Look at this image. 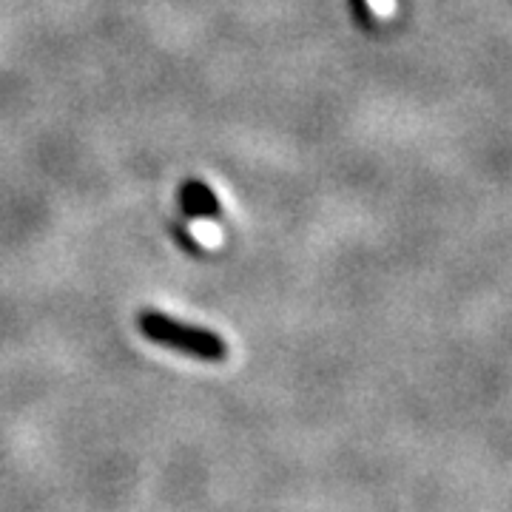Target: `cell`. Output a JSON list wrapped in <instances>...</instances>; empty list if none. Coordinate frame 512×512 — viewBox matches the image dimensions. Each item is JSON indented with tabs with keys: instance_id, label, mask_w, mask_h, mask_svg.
Masks as SVG:
<instances>
[{
	"instance_id": "obj_4",
	"label": "cell",
	"mask_w": 512,
	"mask_h": 512,
	"mask_svg": "<svg viewBox=\"0 0 512 512\" xmlns=\"http://www.w3.org/2000/svg\"><path fill=\"white\" fill-rule=\"evenodd\" d=\"M348 6L350 15L356 20V26L365 29V32H373L376 20H373V12H370V3H367V0H348Z\"/></svg>"
},
{
	"instance_id": "obj_3",
	"label": "cell",
	"mask_w": 512,
	"mask_h": 512,
	"mask_svg": "<svg viewBox=\"0 0 512 512\" xmlns=\"http://www.w3.org/2000/svg\"><path fill=\"white\" fill-rule=\"evenodd\" d=\"M168 231H171V237H174V242H177V245L183 248L185 254H191V256H202V254H205V251H202L200 242H197V239L188 234V228H185V225H180V222H171V228H168Z\"/></svg>"
},
{
	"instance_id": "obj_1",
	"label": "cell",
	"mask_w": 512,
	"mask_h": 512,
	"mask_svg": "<svg viewBox=\"0 0 512 512\" xmlns=\"http://www.w3.org/2000/svg\"><path fill=\"white\" fill-rule=\"evenodd\" d=\"M137 328L148 342H154L160 348L177 350V353L191 356V359H200V362H225L228 359V345L220 333L200 328V325H188V322H180V319L165 316L160 311L140 313Z\"/></svg>"
},
{
	"instance_id": "obj_2",
	"label": "cell",
	"mask_w": 512,
	"mask_h": 512,
	"mask_svg": "<svg viewBox=\"0 0 512 512\" xmlns=\"http://www.w3.org/2000/svg\"><path fill=\"white\" fill-rule=\"evenodd\" d=\"M180 208L188 220H220L222 205L217 194L211 191V185L202 180H188L180 188Z\"/></svg>"
}]
</instances>
